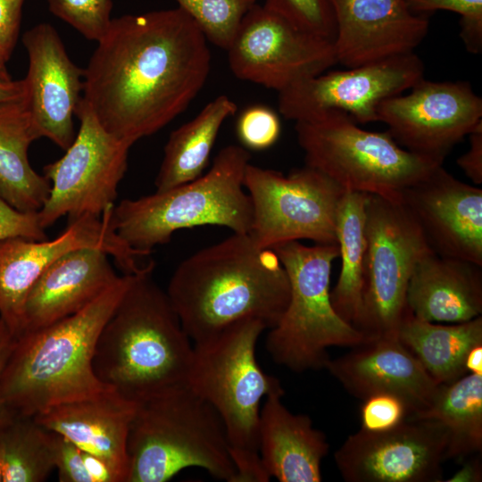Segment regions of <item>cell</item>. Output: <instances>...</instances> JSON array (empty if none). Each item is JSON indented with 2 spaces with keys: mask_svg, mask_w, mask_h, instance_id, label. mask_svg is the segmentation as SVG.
Returning a JSON list of instances; mask_svg holds the SVG:
<instances>
[{
  "mask_svg": "<svg viewBox=\"0 0 482 482\" xmlns=\"http://www.w3.org/2000/svg\"><path fill=\"white\" fill-rule=\"evenodd\" d=\"M22 43L29 56L26 106L41 137L65 151L76 136L73 117L82 99L84 70L71 61L49 23L27 30Z\"/></svg>",
  "mask_w": 482,
  "mask_h": 482,
  "instance_id": "obj_19",
  "label": "cell"
},
{
  "mask_svg": "<svg viewBox=\"0 0 482 482\" xmlns=\"http://www.w3.org/2000/svg\"><path fill=\"white\" fill-rule=\"evenodd\" d=\"M325 369L352 395L362 399L391 394L416 417L431 404L439 385L397 337L365 340Z\"/></svg>",
  "mask_w": 482,
  "mask_h": 482,
  "instance_id": "obj_21",
  "label": "cell"
},
{
  "mask_svg": "<svg viewBox=\"0 0 482 482\" xmlns=\"http://www.w3.org/2000/svg\"><path fill=\"white\" fill-rule=\"evenodd\" d=\"M263 5L296 27L334 41L336 23L329 0H265Z\"/></svg>",
  "mask_w": 482,
  "mask_h": 482,
  "instance_id": "obj_34",
  "label": "cell"
},
{
  "mask_svg": "<svg viewBox=\"0 0 482 482\" xmlns=\"http://www.w3.org/2000/svg\"><path fill=\"white\" fill-rule=\"evenodd\" d=\"M25 95L23 79L0 78V104L22 100Z\"/></svg>",
  "mask_w": 482,
  "mask_h": 482,
  "instance_id": "obj_44",
  "label": "cell"
},
{
  "mask_svg": "<svg viewBox=\"0 0 482 482\" xmlns=\"http://www.w3.org/2000/svg\"><path fill=\"white\" fill-rule=\"evenodd\" d=\"M12 237L47 239L38 212L20 211L0 197V242Z\"/></svg>",
  "mask_w": 482,
  "mask_h": 482,
  "instance_id": "obj_38",
  "label": "cell"
},
{
  "mask_svg": "<svg viewBox=\"0 0 482 482\" xmlns=\"http://www.w3.org/2000/svg\"><path fill=\"white\" fill-rule=\"evenodd\" d=\"M400 201L436 253L482 266V189L455 179L443 164L404 189Z\"/></svg>",
  "mask_w": 482,
  "mask_h": 482,
  "instance_id": "obj_18",
  "label": "cell"
},
{
  "mask_svg": "<svg viewBox=\"0 0 482 482\" xmlns=\"http://www.w3.org/2000/svg\"><path fill=\"white\" fill-rule=\"evenodd\" d=\"M25 0H0V58L8 62L16 46Z\"/></svg>",
  "mask_w": 482,
  "mask_h": 482,
  "instance_id": "obj_40",
  "label": "cell"
},
{
  "mask_svg": "<svg viewBox=\"0 0 482 482\" xmlns=\"http://www.w3.org/2000/svg\"><path fill=\"white\" fill-rule=\"evenodd\" d=\"M109 257L100 249L86 247L52 263L27 295L21 335L79 312L110 287L120 276Z\"/></svg>",
  "mask_w": 482,
  "mask_h": 482,
  "instance_id": "obj_23",
  "label": "cell"
},
{
  "mask_svg": "<svg viewBox=\"0 0 482 482\" xmlns=\"http://www.w3.org/2000/svg\"><path fill=\"white\" fill-rule=\"evenodd\" d=\"M114 206L101 217L85 214L68 219L54 239L12 237L0 242V318L15 337L23 328L27 295L40 275L57 259L80 248L100 249L113 258L123 274L139 273L154 263H141L152 253L132 248L112 225Z\"/></svg>",
  "mask_w": 482,
  "mask_h": 482,
  "instance_id": "obj_13",
  "label": "cell"
},
{
  "mask_svg": "<svg viewBox=\"0 0 482 482\" xmlns=\"http://www.w3.org/2000/svg\"><path fill=\"white\" fill-rule=\"evenodd\" d=\"M56 433L17 415L0 431L2 482H42L55 469Z\"/></svg>",
  "mask_w": 482,
  "mask_h": 482,
  "instance_id": "obj_31",
  "label": "cell"
},
{
  "mask_svg": "<svg viewBox=\"0 0 482 482\" xmlns=\"http://www.w3.org/2000/svg\"><path fill=\"white\" fill-rule=\"evenodd\" d=\"M55 469L60 482H93L83 460V450L56 434Z\"/></svg>",
  "mask_w": 482,
  "mask_h": 482,
  "instance_id": "obj_39",
  "label": "cell"
},
{
  "mask_svg": "<svg viewBox=\"0 0 482 482\" xmlns=\"http://www.w3.org/2000/svg\"><path fill=\"white\" fill-rule=\"evenodd\" d=\"M249 163L247 149L227 145L205 174L164 191L121 200L112 210V228L132 248L150 253L183 229L214 225L249 234L253 206L244 187Z\"/></svg>",
  "mask_w": 482,
  "mask_h": 482,
  "instance_id": "obj_7",
  "label": "cell"
},
{
  "mask_svg": "<svg viewBox=\"0 0 482 482\" xmlns=\"http://www.w3.org/2000/svg\"><path fill=\"white\" fill-rule=\"evenodd\" d=\"M295 129L305 164L345 191L397 199L444 162L404 149L388 130L362 129L340 111L296 121Z\"/></svg>",
  "mask_w": 482,
  "mask_h": 482,
  "instance_id": "obj_9",
  "label": "cell"
},
{
  "mask_svg": "<svg viewBox=\"0 0 482 482\" xmlns=\"http://www.w3.org/2000/svg\"><path fill=\"white\" fill-rule=\"evenodd\" d=\"M137 404L109 387L90 398L49 407L33 418L43 428L103 459L121 482H128V437Z\"/></svg>",
  "mask_w": 482,
  "mask_h": 482,
  "instance_id": "obj_22",
  "label": "cell"
},
{
  "mask_svg": "<svg viewBox=\"0 0 482 482\" xmlns=\"http://www.w3.org/2000/svg\"><path fill=\"white\" fill-rule=\"evenodd\" d=\"M289 280L290 297L278 324L270 328L266 348L272 360L295 372L325 369L333 346L353 347L367 340L334 310L330 300L332 263L337 244L306 245L300 241L278 245Z\"/></svg>",
  "mask_w": 482,
  "mask_h": 482,
  "instance_id": "obj_8",
  "label": "cell"
},
{
  "mask_svg": "<svg viewBox=\"0 0 482 482\" xmlns=\"http://www.w3.org/2000/svg\"><path fill=\"white\" fill-rule=\"evenodd\" d=\"M123 274L79 312L15 339L2 375L4 399L19 416L33 417L63 403L93 397L110 386L93 370L99 334L128 288Z\"/></svg>",
  "mask_w": 482,
  "mask_h": 482,
  "instance_id": "obj_4",
  "label": "cell"
},
{
  "mask_svg": "<svg viewBox=\"0 0 482 482\" xmlns=\"http://www.w3.org/2000/svg\"><path fill=\"white\" fill-rule=\"evenodd\" d=\"M329 2L337 61L346 68L412 53L428 32V16L413 13L405 0Z\"/></svg>",
  "mask_w": 482,
  "mask_h": 482,
  "instance_id": "obj_20",
  "label": "cell"
},
{
  "mask_svg": "<svg viewBox=\"0 0 482 482\" xmlns=\"http://www.w3.org/2000/svg\"><path fill=\"white\" fill-rule=\"evenodd\" d=\"M244 187L253 206L249 234L259 246L301 239L337 244V212L345 190L321 171L305 164L284 175L249 163Z\"/></svg>",
  "mask_w": 482,
  "mask_h": 482,
  "instance_id": "obj_11",
  "label": "cell"
},
{
  "mask_svg": "<svg viewBox=\"0 0 482 482\" xmlns=\"http://www.w3.org/2000/svg\"><path fill=\"white\" fill-rule=\"evenodd\" d=\"M482 480V463L480 454L468 459L447 482H480Z\"/></svg>",
  "mask_w": 482,
  "mask_h": 482,
  "instance_id": "obj_43",
  "label": "cell"
},
{
  "mask_svg": "<svg viewBox=\"0 0 482 482\" xmlns=\"http://www.w3.org/2000/svg\"><path fill=\"white\" fill-rule=\"evenodd\" d=\"M415 14L427 15L438 10L458 13L460 37L470 54L482 52V0H405Z\"/></svg>",
  "mask_w": 482,
  "mask_h": 482,
  "instance_id": "obj_35",
  "label": "cell"
},
{
  "mask_svg": "<svg viewBox=\"0 0 482 482\" xmlns=\"http://www.w3.org/2000/svg\"><path fill=\"white\" fill-rule=\"evenodd\" d=\"M128 454V482H165L190 467L229 482L236 474L219 414L187 384L137 402Z\"/></svg>",
  "mask_w": 482,
  "mask_h": 482,
  "instance_id": "obj_6",
  "label": "cell"
},
{
  "mask_svg": "<svg viewBox=\"0 0 482 482\" xmlns=\"http://www.w3.org/2000/svg\"><path fill=\"white\" fill-rule=\"evenodd\" d=\"M166 294L194 344L246 319L275 327L290 297L287 274L272 248L233 233L182 261Z\"/></svg>",
  "mask_w": 482,
  "mask_h": 482,
  "instance_id": "obj_2",
  "label": "cell"
},
{
  "mask_svg": "<svg viewBox=\"0 0 482 482\" xmlns=\"http://www.w3.org/2000/svg\"><path fill=\"white\" fill-rule=\"evenodd\" d=\"M38 138L24 98L0 104V197L23 212H38L51 190L50 181L28 157L29 145Z\"/></svg>",
  "mask_w": 482,
  "mask_h": 482,
  "instance_id": "obj_26",
  "label": "cell"
},
{
  "mask_svg": "<svg viewBox=\"0 0 482 482\" xmlns=\"http://www.w3.org/2000/svg\"><path fill=\"white\" fill-rule=\"evenodd\" d=\"M266 328L258 320H242L194 344L187 384L214 408L223 423L236 469L232 482L270 479L259 454L261 402L271 393L285 391L256 360V344Z\"/></svg>",
  "mask_w": 482,
  "mask_h": 482,
  "instance_id": "obj_5",
  "label": "cell"
},
{
  "mask_svg": "<svg viewBox=\"0 0 482 482\" xmlns=\"http://www.w3.org/2000/svg\"><path fill=\"white\" fill-rule=\"evenodd\" d=\"M50 12L87 39L97 42L107 31L112 0H47Z\"/></svg>",
  "mask_w": 482,
  "mask_h": 482,
  "instance_id": "obj_33",
  "label": "cell"
},
{
  "mask_svg": "<svg viewBox=\"0 0 482 482\" xmlns=\"http://www.w3.org/2000/svg\"><path fill=\"white\" fill-rule=\"evenodd\" d=\"M464 366L467 374H482V344L473 346L468 352Z\"/></svg>",
  "mask_w": 482,
  "mask_h": 482,
  "instance_id": "obj_45",
  "label": "cell"
},
{
  "mask_svg": "<svg viewBox=\"0 0 482 482\" xmlns=\"http://www.w3.org/2000/svg\"><path fill=\"white\" fill-rule=\"evenodd\" d=\"M362 312L356 328L367 340L397 337L408 310L411 274L429 247L399 198L368 195Z\"/></svg>",
  "mask_w": 482,
  "mask_h": 482,
  "instance_id": "obj_10",
  "label": "cell"
},
{
  "mask_svg": "<svg viewBox=\"0 0 482 482\" xmlns=\"http://www.w3.org/2000/svg\"><path fill=\"white\" fill-rule=\"evenodd\" d=\"M412 418L435 420L445 428L448 460L481 453L482 374L468 373L452 383L439 385L430 406Z\"/></svg>",
  "mask_w": 482,
  "mask_h": 482,
  "instance_id": "obj_30",
  "label": "cell"
},
{
  "mask_svg": "<svg viewBox=\"0 0 482 482\" xmlns=\"http://www.w3.org/2000/svg\"><path fill=\"white\" fill-rule=\"evenodd\" d=\"M196 23L208 42L227 49L256 0H174Z\"/></svg>",
  "mask_w": 482,
  "mask_h": 482,
  "instance_id": "obj_32",
  "label": "cell"
},
{
  "mask_svg": "<svg viewBox=\"0 0 482 482\" xmlns=\"http://www.w3.org/2000/svg\"><path fill=\"white\" fill-rule=\"evenodd\" d=\"M368 195L345 191L339 202L336 218L341 268L337 282L330 291V300L336 312L354 328L359 321L362 304Z\"/></svg>",
  "mask_w": 482,
  "mask_h": 482,
  "instance_id": "obj_29",
  "label": "cell"
},
{
  "mask_svg": "<svg viewBox=\"0 0 482 482\" xmlns=\"http://www.w3.org/2000/svg\"><path fill=\"white\" fill-rule=\"evenodd\" d=\"M397 338L438 385L449 384L467 374L466 355L482 344V316L444 325L419 319L408 309Z\"/></svg>",
  "mask_w": 482,
  "mask_h": 482,
  "instance_id": "obj_27",
  "label": "cell"
},
{
  "mask_svg": "<svg viewBox=\"0 0 482 482\" xmlns=\"http://www.w3.org/2000/svg\"><path fill=\"white\" fill-rule=\"evenodd\" d=\"M233 74L280 92L337 63L332 40L256 4L226 49Z\"/></svg>",
  "mask_w": 482,
  "mask_h": 482,
  "instance_id": "obj_14",
  "label": "cell"
},
{
  "mask_svg": "<svg viewBox=\"0 0 482 482\" xmlns=\"http://www.w3.org/2000/svg\"><path fill=\"white\" fill-rule=\"evenodd\" d=\"M0 78L2 79H11V76L8 73L6 69V62L0 58Z\"/></svg>",
  "mask_w": 482,
  "mask_h": 482,
  "instance_id": "obj_46",
  "label": "cell"
},
{
  "mask_svg": "<svg viewBox=\"0 0 482 482\" xmlns=\"http://www.w3.org/2000/svg\"><path fill=\"white\" fill-rule=\"evenodd\" d=\"M15 339V337L10 331L7 325L0 318V431L17 416L6 403L1 389L3 371Z\"/></svg>",
  "mask_w": 482,
  "mask_h": 482,
  "instance_id": "obj_42",
  "label": "cell"
},
{
  "mask_svg": "<svg viewBox=\"0 0 482 482\" xmlns=\"http://www.w3.org/2000/svg\"><path fill=\"white\" fill-rule=\"evenodd\" d=\"M410 416L405 403L391 394H376L363 400L361 406V429L368 432L389 430Z\"/></svg>",
  "mask_w": 482,
  "mask_h": 482,
  "instance_id": "obj_37",
  "label": "cell"
},
{
  "mask_svg": "<svg viewBox=\"0 0 482 482\" xmlns=\"http://www.w3.org/2000/svg\"><path fill=\"white\" fill-rule=\"evenodd\" d=\"M470 148L456 163L476 185L482 184V121L469 134Z\"/></svg>",
  "mask_w": 482,
  "mask_h": 482,
  "instance_id": "obj_41",
  "label": "cell"
},
{
  "mask_svg": "<svg viewBox=\"0 0 482 482\" xmlns=\"http://www.w3.org/2000/svg\"><path fill=\"white\" fill-rule=\"evenodd\" d=\"M0 482H2V475H1V471H0Z\"/></svg>",
  "mask_w": 482,
  "mask_h": 482,
  "instance_id": "obj_47",
  "label": "cell"
},
{
  "mask_svg": "<svg viewBox=\"0 0 482 482\" xmlns=\"http://www.w3.org/2000/svg\"><path fill=\"white\" fill-rule=\"evenodd\" d=\"M448 444L440 422L408 417L382 432L360 428L335 452L334 460L347 482H441Z\"/></svg>",
  "mask_w": 482,
  "mask_h": 482,
  "instance_id": "obj_16",
  "label": "cell"
},
{
  "mask_svg": "<svg viewBox=\"0 0 482 482\" xmlns=\"http://www.w3.org/2000/svg\"><path fill=\"white\" fill-rule=\"evenodd\" d=\"M381 103L378 121L404 149L441 162L482 121V99L467 81L419 79Z\"/></svg>",
  "mask_w": 482,
  "mask_h": 482,
  "instance_id": "obj_17",
  "label": "cell"
},
{
  "mask_svg": "<svg viewBox=\"0 0 482 482\" xmlns=\"http://www.w3.org/2000/svg\"><path fill=\"white\" fill-rule=\"evenodd\" d=\"M407 307L431 322L460 323L482 314V266L433 251L416 264L407 290Z\"/></svg>",
  "mask_w": 482,
  "mask_h": 482,
  "instance_id": "obj_25",
  "label": "cell"
},
{
  "mask_svg": "<svg viewBox=\"0 0 482 482\" xmlns=\"http://www.w3.org/2000/svg\"><path fill=\"white\" fill-rule=\"evenodd\" d=\"M237 109L228 96H218L194 119L171 132L154 180L156 191L172 188L203 174L222 124Z\"/></svg>",
  "mask_w": 482,
  "mask_h": 482,
  "instance_id": "obj_28",
  "label": "cell"
},
{
  "mask_svg": "<svg viewBox=\"0 0 482 482\" xmlns=\"http://www.w3.org/2000/svg\"><path fill=\"white\" fill-rule=\"evenodd\" d=\"M237 136L245 149L262 151L271 147L281 132L276 112L263 104L246 107L236 123Z\"/></svg>",
  "mask_w": 482,
  "mask_h": 482,
  "instance_id": "obj_36",
  "label": "cell"
},
{
  "mask_svg": "<svg viewBox=\"0 0 482 482\" xmlns=\"http://www.w3.org/2000/svg\"><path fill=\"white\" fill-rule=\"evenodd\" d=\"M154 269L131 274L92 362L101 383L135 402L187 384L194 353L166 291L152 278Z\"/></svg>",
  "mask_w": 482,
  "mask_h": 482,
  "instance_id": "obj_3",
  "label": "cell"
},
{
  "mask_svg": "<svg viewBox=\"0 0 482 482\" xmlns=\"http://www.w3.org/2000/svg\"><path fill=\"white\" fill-rule=\"evenodd\" d=\"M284 395L275 392L267 395L260 411L262 465L270 478L280 482H320L321 461L329 444L308 415L294 414L283 404Z\"/></svg>",
  "mask_w": 482,
  "mask_h": 482,
  "instance_id": "obj_24",
  "label": "cell"
},
{
  "mask_svg": "<svg viewBox=\"0 0 482 482\" xmlns=\"http://www.w3.org/2000/svg\"><path fill=\"white\" fill-rule=\"evenodd\" d=\"M96 43L82 99L108 133L131 145L183 112L210 72L208 40L178 6L112 18Z\"/></svg>",
  "mask_w": 482,
  "mask_h": 482,
  "instance_id": "obj_1",
  "label": "cell"
},
{
  "mask_svg": "<svg viewBox=\"0 0 482 482\" xmlns=\"http://www.w3.org/2000/svg\"><path fill=\"white\" fill-rule=\"evenodd\" d=\"M423 76V62L414 52L343 71H326L278 92V111L295 122L328 111L345 112L356 123L378 121L381 103L403 94Z\"/></svg>",
  "mask_w": 482,
  "mask_h": 482,
  "instance_id": "obj_15",
  "label": "cell"
},
{
  "mask_svg": "<svg viewBox=\"0 0 482 482\" xmlns=\"http://www.w3.org/2000/svg\"><path fill=\"white\" fill-rule=\"evenodd\" d=\"M79 128L65 154L43 168L51 190L38 211L46 229L61 217H101L115 205L118 187L128 168L131 144L108 133L81 99Z\"/></svg>",
  "mask_w": 482,
  "mask_h": 482,
  "instance_id": "obj_12",
  "label": "cell"
}]
</instances>
